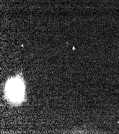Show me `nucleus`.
I'll list each match as a JSON object with an SVG mask.
<instances>
[{
	"instance_id": "obj_1",
	"label": "nucleus",
	"mask_w": 119,
	"mask_h": 134,
	"mask_svg": "<svg viewBox=\"0 0 119 134\" xmlns=\"http://www.w3.org/2000/svg\"><path fill=\"white\" fill-rule=\"evenodd\" d=\"M18 80H12L9 84L7 87L8 94L9 97L14 100H19L22 95L24 87Z\"/></svg>"
}]
</instances>
